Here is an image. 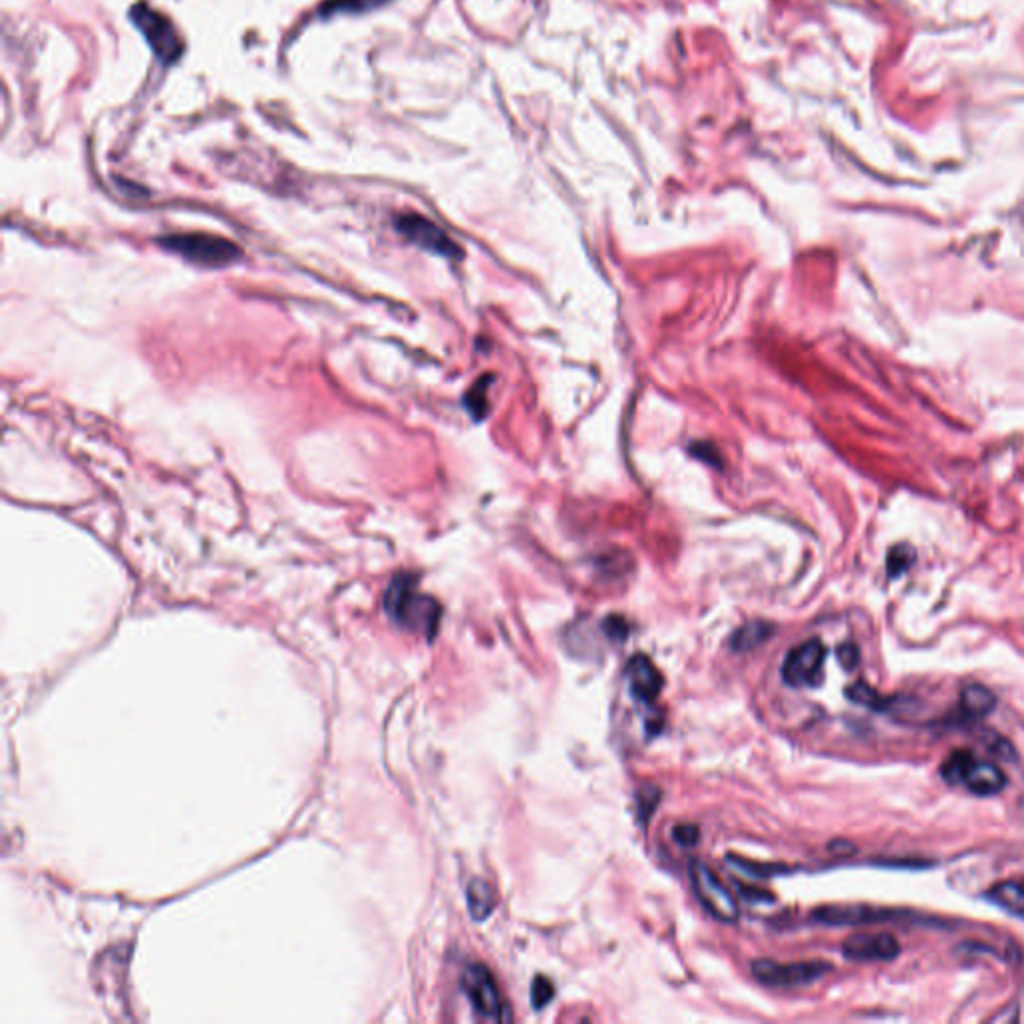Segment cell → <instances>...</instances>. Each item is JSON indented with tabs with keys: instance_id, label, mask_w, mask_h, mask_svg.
Returning a JSON list of instances; mask_svg holds the SVG:
<instances>
[{
	"instance_id": "6da1fadb",
	"label": "cell",
	"mask_w": 1024,
	"mask_h": 1024,
	"mask_svg": "<svg viewBox=\"0 0 1024 1024\" xmlns=\"http://www.w3.org/2000/svg\"><path fill=\"white\" fill-rule=\"evenodd\" d=\"M384 608L400 626L422 632L428 638L434 636L440 620V604L432 596L418 592L412 574H398L390 582L384 594Z\"/></svg>"
},
{
	"instance_id": "7a4b0ae2",
	"label": "cell",
	"mask_w": 1024,
	"mask_h": 1024,
	"mask_svg": "<svg viewBox=\"0 0 1024 1024\" xmlns=\"http://www.w3.org/2000/svg\"><path fill=\"white\" fill-rule=\"evenodd\" d=\"M940 774L950 784H962L970 792L990 796L1006 786L1004 772L982 758H976L968 750L952 752L940 766Z\"/></svg>"
},
{
	"instance_id": "3957f363",
	"label": "cell",
	"mask_w": 1024,
	"mask_h": 1024,
	"mask_svg": "<svg viewBox=\"0 0 1024 1024\" xmlns=\"http://www.w3.org/2000/svg\"><path fill=\"white\" fill-rule=\"evenodd\" d=\"M166 250L204 266H224L240 258V248L228 238L214 234H170L158 240Z\"/></svg>"
},
{
	"instance_id": "277c9868",
	"label": "cell",
	"mask_w": 1024,
	"mask_h": 1024,
	"mask_svg": "<svg viewBox=\"0 0 1024 1024\" xmlns=\"http://www.w3.org/2000/svg\"><path fill=\"white\" fill-rule=\"evenodd\" d=\"M130 20L142 32L160 62L174 64L182 56V38L164 14L156 12L144 2H138L130 8Z\"/></svg>"
},
{
	"instance_id": "5b68a950",
	"label": "cell",
	"mask_w": 1024,
	"mask_h": 1024,
	"mask_svg": "<svg viewBox=\"0 0 1024 1024\" xmlns=\"http://www.w3.org/2000/svg\"><path fill=\"white\" fill-rule=\"evenodd\" d=\"M460 988L466 994V998L470 1000V1004L478 1016L488 1018V1020H498V1022H504V1020L508 1022L512 1018L510 1010H508V1006H504L498 986L486 966H482V964L466 966L462 972V978H460Z\"/></svg>"
},
{
	"instance_id": "8992f818",
	"label": "cell",
	"mask_w": 1024,
	"mask_h": 1024,
	"mask_svg": "<svg viewBox=\"0 0 1024 1024\" xmlns=\"http://www.w3.org/2000/svg\"><path fill=\"white\" fill-rule=\"evenodd\" d=\"M690 882L700 904L720 922H736L738 918V902L730 894V890L722 884V880L702 862L694 860L690 864Z\"/></svg>"
},
{
	"instance_id": "52a82bcc",
	"label": "cell",
	"mask_w": 1024,
	"mask_h": 1024,
	"mask_svg": "<svg viewBox=\"0 0 1024 1024\" xmlns=\"http://www.w3.org/2000/svg\"><path fill=\"white\" fill-rule=\"evenodd\" d=\"M750 970L756 976V980L766 986L796 988V986H804V984H810V982L822 978L830 970V964H824V962L780 964V962H774L768 958H760V960L752 962Z\"/></svg>"
},
{
	"instance_id": "ba28073f",
	"label": "cell",
	"mask_w": 1024,
	"mask_h": 1024,
	"mask_svg": "<svg viewBox=\"0 0 1024 1024\" xmlns=\"http://www.w3.org/2000/svg\"><path fill=\"white\" fill-rule=\"evenodd\" d=\"M824 656L826 648L818 638H810L794 646L782 664L784 682L792 688L818 686L822 682Z\"/></svg>"
},
{
	"instance_id": "9c48e42d",
	"label": "cell",
	"mask_w": 1024,
	"mask_h": 1024,
	"mask_svg": "<svg viewBox=\"0 0 1024 1024\" xmlns=\"http://www.w3.org/2000/svg\"><path fill=\"white\" fill-rule=\"evenodd\" d=\"M398 232L408 238L418 248L444 256V258H460L462 250L460 246L432 220L420 216V214H404L396 218Z\"/></svg>"
},
{
	"instance_id": "30bf717a",
	"label": "cell",
	"mask_w": 1024,
	"mask_h": 1024,
	"mask_svg": "<svg viewBox=\"0 0 1024 1024\" xmlns=\"http://www.w3.org/2000/svg\"><path fill=\"white\" fill-rule=\"evenodd\" d=\"M894 912L886 908H874L868 904H830L816 908L812 918L826 926H862L892 918Z\"/></svg>"
},
{
	"instance_id": "8fae6325",
	"label": "cell",
	"mask_w": 1024,
	"mask_h": 1024,
	"mask_svg": "<svg viewBox=\"0 0 1024 1024\" xmlns=\"http://www.w3.org/2000/svg\"><path fill=\"white\" fill-rule=\"evenodd\" d=\"M626 676L630 682V692L640 702H654L664 686V678L654 662L646 654H636L626 664Z\"/></svg>"
},
{
	"instance_id": "7c38bea8",
	"label": "cell",
	"mask_w": 1024,
	"mask_h": 1024,
	"mask_svg": "<svg viewBox=\"0 0 1024 1024\" xmlns=\"http://www.w3.org/2000/svg\"><path fill=\"white\" fill-rule=\"evenodd\" d=\"M900 946L894 936L886 932L878 934H854L850 936L844 946L842 954L850 960H892L898 956Z\"/></svg>"
},
{
	"instance_id": "4fadbf2b",
	"label": "cell",
	"mask_w": 1024,
	"mask_h": 1024,
	"mask_svg": "<svg viewBox=\"0 0 1024 1024\" xmlns=\"http://www.w3.org/2000/svg\"><path fill=\"white\" fill-rule=\"evenodd\" d=\"M466 902H468V912L474 920H484L492 914L494 910V904H496V896H494V890L492 886L482 880V878H474L468 888H466Z\"/></svg>"
},
{
	"instance_id": "5bb4252c",
	"label": "cell",
	"mask_w": 1024,
	"mask_h": 1024,
	"mask_svg": "<svg viewBox=\"0 0 1024 1024\" xmlns=\"http://www.w3.org/2000/svg\"><path fill=\"white\" fill-rule=\"evenodd\" d=\"M996 906L1004 908L1008 914L1024 920V886L1018 882H1000L994 884L986 894Z\"/></svg>"
},
{
	"instance_id": "9a60e30c",
	"label": "cell",
	"mask_w": 1024,
	"mask_h": 1024,
	"mask_svg": "<svg viewBox=\"0 0 1024 1024\" xmlns=\"http://www.w3.org/2000/svg\"><path fill=\"white\" fill-rule=\"evenodd\" d=\"M774 632V626L770 622H762V620H754V622H748L744 626H740L732 638H730V646L732 650L736 652H746V650H752L756 646H760L762 642L768 640V636Z\"/></svg>"
},
{
	"instance_id": "2e32d148",
	"label": "cell",
	"mask_w": 1024,
	"mask_h": 1024,
	"mask_svg": "<svg viewBox=\"0 0 1024 1024\" xmlns=\"http://www.w3.org/2000/svg\"><path fill=\"white\" fill-rule=\"evenodd\" d=\"M994 694L980 684H970L960 692V708L966 716L980 718L994 708Z\"/></svg>"
},
{
	"instance_id": "e0dca14e",
	"label": "cell",
	"mask_w": 1024,
	"mask_h": 1024,
	"mask_svg": "<svg viewBox=\"0 0 1024 1024\" xmlns=\"http://www.w3.org/2000/svg\"><path fill=\"white\" fill-rule=\"evenodd\" d=\"M384 2H388V0H328L320 8V14L324 18L332 16V14H364V12H370L378 6H382Z\"/></svg>"
},
{
	"instance_id": "ac0fdd59",
	"label": "cell",
	"mask_w": 1024,
	"mask_h": 1024,
	"mask_svg": "<svg viewBox=\"0 0 1024 1024\" xmlns=\"http://www.w3.org/2000/svg\"><path fill=\"white\" fill-rule=\"evenodd\" d=\"M846 696L856 702V704H862V706H868V708H876V710H886L888 708V700L882 698L872 686H868L866 682H854L848 686L846 690Z\"/></svg>"
},
{
	"instance_id": "d6986e66",
	"label": "cell",
	"mask_w": 1024,
	"mask_h": 1024,
	"mask_svg": "<svg viewBox=\"0 0 1024 1024\" xmlns=\"http://www.w3.org/2000/svg\"><path fill=\"white\" fill-rule=\"evenodd\" d=\"M492 382V376L490 374H484L472 388L470 392L466 394V408L470 410V414L474 418H482L488 410V400H486V392H488V384Z\"/></svg>"
},
{
	"instance_id": "ffe728a7",
	"label": "cell",
	"mask_w": 1024,
	"mask_h": 1024,
	"mask_svg": "<svg viewBox=\"0 0 1024 1024\" xmlns=\"http://www.w3.org/2000/svg\"><path fill=\"white\" fill-rule=\"evenodd\" d=\"M660 802V790L654 786V784H644L642 788H638L636 792V816L638 820L644 824L646 820H650L654 808L658 806Z\"/></svg>"
},
{
	"instance_id": "44dd1931",
	"label": "cell",
	"mask_w": 1024,
	"mask_h": 1024,
	"mask_svg": "<svg viewBox=\"0 0 1024 1024\" xmlns=\"http://www.w3.org/2000/svg\"><path fill=\"white\" fill-rule=\"evenodd\" d=\"M728 862H732L734 868H738L740 872L752 876V878H768L772 874H782V872H788V868L784 866H770V864H756V862H750V860H744V858H736V856H726Z\"/></svg>"
},
{
	"instance_id": "7402d4cb",
	"label": "cell",
	"mask_w": 1024,
	"mask_h": 1024,
	"mask_svg": "<svg viewBox=\"0 0 1024 1024\" xmlns=\"http://www.w3.org/2000/svg\"><path fill=\"white\" fill-rule=\"evenodd\" d=\"M554 998V986L546 976H536L530 986V1002L536 1010L544 1008Z\"/></svg>"
},
{
	"instance_id": "603a6c76",
	"label": "cell",
	"mask_w": 1024,
	"mask_h": 1024,
	"mask_svg": "<svg viewBox=\"0 0 1024 1024\" xmlns=\"http://www.w3.org/2000/svg\"><path fill=\"white\" fill-rule=\"evenodd\" d=\"M672 840L684 848H690L694 846L698 840H700V832H698V826L694 824H676L672 828Z\"/></svg>"
},
{
	"instance_id": "cb8c5ba5",
	"label": "cell",
	"mask_w": 1024,
	"mask_h": 1024,
	"mask_svg": "<svg viewBox=\"0 0 1024 1024\" xmlns=\"http://www.w3.org/2000/svg\"><path fill=\"white\" fill-rule=\"evenodd\" d=\"M910 562H912V554H910L908 548L892 550L890 556H888V572H890V576L902 574L910 566Z\"/></svg>"
},
{
	"instance_id": "d4e9b609",
	"label": "cell",
	"mask_w": 1024,
	"mask_h": 1024,
	"mask_svg": "<svg viewBox=\"0 0 1024 1024\" xmlns=\"http://www.w3.org/2000/svg\"><path fill=\"white\" fill-rule=\"evenodd\" d=\"M602 628L612 640H624L628 634V622L622 616H608L602 622Z\"/></svg>"
},
{
	"instance_id": "484cf974",
	"label": "cell",
	"mask_w": 1024,
	"mask_h": 1024,
	"mask_svg": "<svg viewBox=\"0 0 1024 1024\" xmlns=\"http://www.w3.org/2000/svg\"><path fill=\"white\" fill-rule=\"evenodd\" d=\"M690 452H692L696 458H700V460H704V462H708V464H716V466L720 464V458H718L720 454H718V450H716L712 444H708V442H696V444H692V446H690Z\"/></svg>"
},
{
	"instance_id": "4316f807",
	"label": "cell",
	"mask_w": 1024,
	"mask_h": 1024,
	"mask_svg": "<svg viewBox=\"0 0 1024 1024\" xmlns=\"http://www.w3.org/2000/svg\"><path fill=\"white\" fill-rule=\"evenodd\" d=\"M836 654H838V662H840L846 670H850V668H854V666L858 664V648H856L854 644H842V646H838Z\"/></svg>"
}]
</instances>
